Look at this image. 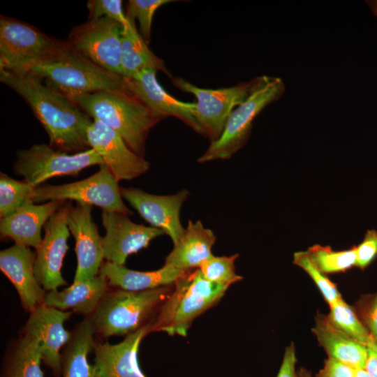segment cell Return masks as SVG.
Returning <instances> with one entry per match:
<instances>
[{
    "label": "cell",
    "mask_w": 377,
    "mask_h": 377,
    "mask_svg": "<svg viewBox=\"0 0 377 377\" xmlns=\"http://www.w3.org/2000/svg\"><path fill=\"white\" fill-rule=\"evenodd\" d=\"M0 80L29 105L47 132L50 145L70 154L89 147L87 131L92 120L67 96L31 75L0 71Z\"/></svg>",
    "instance_id": "1"
},
{
    "label": "cell",
    "mask_w": 377,
    "mask_h": 377,
    "mask_svg": "<svg viewBox=\"0 0 377 377\" xmlns=\"http://www.w3.org/2000/svg\"><path fill=\"white\" fill-rule=\"evenodd\" d=\"M18 74L43 80L68 98L99 91H128L125 77L99 66L68 42H63L56 52Z\"/></svg>",
    "instance_id": "2"
},
{
    "label": "cell",
    "mask_w": 377,
    "mask_h": 377,
    "mask_svg": "<svg viewBox=\"0 0 377 377\" xmlns=\"http://www.w3.org/2000/svg\"><path fill=\"white\" fill-rule=\"evenodd\" d=\"M68 98L93 119L115 131L142 156L149 132L161 120L129 91H99Z\"/></svg>",
    "instance_id": "3"
},
{
    "label": "cell",
    "mask_w": 377,
    "mask_h": 377,
    "mask_svg": "<svg viewBox=\"0 0 377 377\" xmlns=\"http://www.w3.org/2000/svg\"><path fill=\"white\" fill-rule=\"evenodd\" d=\"M229 287L207 280L199 269L178 279L151 321V332L186 337L193 321L215 306Z\"/></svg>",
    "instance_id": "4"
},
{
    "label": "cell",
    "mask_w": 377,
    "mask_h": 377,
    "mask_svg": "<svg viewBox=\"0 0 377 377\" xmlns=\"http://www.w3.org/2000/svg\"><path fill=\"white\" fill-rule=\"evenodd\" d=\"M173 285L144 291L107 292L91 316L95 334L128 335L152 321Z\"/></svg>",
    "instance_id": "5"
},
{
    "label": "cell",
    "mask_w": 377,
    "mask_h": 377,
    "mask_svg": "<svg viewBox=\"0 0 377 377\" xmlns=\"http://www.w3.org/2000/svg\"><path fill=\"white\" fill-rule=\"evenodd\" d=\"M285 89L281 78L258 76L251 94L231 113L219 138L210 142L198 161L207 163L230 158L246 143L255 118L265 107L279 100Z\"/></svg>",
    "instance_id": "6"
},
{
    "label": "cell",
    "mask_w": 377,
    "mask_h": 377,
    "mask_svg": "<svg viewBox=\"0 0 377 377\" xmlns=\"http://www.w3.org/2000/svg\"><path fill=\"white\" fill-rule=\"evenodd\" d=\"M104 165L101 156L94 149L69 154L50 145H34L19 150L13 164V172L34 187L47 179L61 176H76L83 169Z\"/></svg>",
    "instance_id": "7"
},
{
    "label": "cell",
    "mask_w": 377,
    "mask_h": 377,
    "mask_svg": "<svg viewBox=\"0 0 377 377\" xmlns=\"http://www.w3.org/2000/svg\"><path fill=\"white\" fill-rule=\"evenodd\" d=\"M258 80V76L232 87L212 89L198 87L182 77H172L175 87L195 96L194 117L201 135L210 142L219 138L231 113L248 97Z\"/></svg>",
    "instance_id": "8"
},
{
    "label": "cell",
    "mask_w": 377,
    "mask_h": 377,
    "mask_svg": "<svg viewBox=\"0 0 377 377\" xmlns=\"http://www.w3.org/2000/svg\"><path fill=\"white\" fill-rule=\"evenodd\" d=\"M62 43L31 24L1 15L0 71L20 73L56 52Z\"/></svg>",
    "instance_id": "9"
},
{
    "label": "cell",
    "mask_w": 377,
    "mask_h": 377,
    "mask_svg": "<svg viewBox=\"0 0 377 377\" xmlns=\"http://www.w3.org/2000/svg\"><path fill=\"white\" fill-rule=\"evenodd\" d=\"M118 181L105 165L90 177L61 185L37 186L34 202L74 200L79 204L95 205L103 210L132 214L122 200Z\"/></svg>",
    "instance_id": "10"
},
{
    "label": "cell",
    "mask_w": 377,
    "mask_h": 377,
    "mask_svg": "<svg viewBox=\"0 0 377 377\" xmlns=\"http://www.w3.org/2000/svg\"><path fill=\"white\" fill-rule=\"evenodd\" d=\"M123 25L108 17L90 19L74 27L69 44L99 66L124 77L121 65Z\"/></svg>",
    "instance_id": "11"
},
{
    "label": "cell",
    "mask_w": 377,
    "mask_h": 377,
    "mask_svg": "<svg viewBox=\"0 0 377 377\" xmlns=\"http://www.w3.org/2000/svg\"><path fill=\"white\" fill-rule=\"evenodd\" d=\"M71 205L65 203L44 226L45 235L36 249L34 272L37 281L45 290H57L66 284L61 267L68 250L70 235L67 219Z\"/></svg>",
    "instance_id": "12"
},
{
    "label": "cell",
    "mask_w": 377,
    "mask_h": 377,
    "mask_svg": "<svg viewBox=\"0 0 377 377\" xmlns=\"http://www.w3.org/2000/svg\"><path fill=\"white\" fill-rule=\"evenodd\" d=\"M128 216L117 212H102L105 230L103 255L108 262L124 265L129 256L147 248L151 240L165 234L161 229L135 223Z\"/></svg>",
    "instance_id": "13"
},
{
    "label": "cell",
    "mask_w": 377,
    "mask_h": 377,
    "mask_svg": "<svg viewBox=\"0 0 377 377\" xmlns=\"http://www.w3.org/2000/svg\"><path fill=\"white\" fill-rule=\"evenodd\" d=\"M121 194L151 226L162 230L177 244L185 232L180 212L189 192L182 189L172 195H155L135 188L120 187Z\"/></svg>",
    "instance_id": "14"
},
{
    "label": "cell",
    "mask_w": 377,
    "mask_h": 377,
    "mask_svg": "<svg viewBox=\"0 0 377 377\" xmlns=\"http://www.w3.org/2000/svg\"><path fill=\"white\" fill-rule=\"evenodd\" d=\"M88 145L101 156L118 182L131 180L148 171L149 163L135 153L115 131L93 119L87 131Z\"/></svg>",
    "instance_id": "15"
},
{
    "label": "cell",
    "mask_w": 377,
    "mask_h": 377,
    "mask_svg": "<svg viewBox=\"0 0 377 377\" xmlns=\"http://www.w3.org/2000/svg\"><path fill=\"white\" fill-rule=\"evenodd\" d=\"M91 210V205L77 203L68 213L67 224L75 239L77 257L73 283L96 277L103 263V237L92 219Z\"/></svg>",
    "instance_id": "16"
},
{
    "label": "cell",
    "mask_w": 377,
    "mask_h": 377,
    "mask_svg": "<svg viewBox=\"0 0 377 377\" xmlns=\"http://www.w3.org/2000/svg\"><path fill=\"white\" fill-rule=\"evenodd\" d=\"M71 315V312L43 304L31 313L25 325V334L37 340L43 361L56 376H61V348L72 337V332L64 327Z\"/></svg>",
    "instance_id": "17"
},
{
    "label": "cell",
    "mask_w": 377,
    "mask_h": 377,
    "mask_svg": "<svg viewBox=\"0 0 377 377\" xmlns=\"http://www.w3.org/2000/svg\"><path fill=\"white\" fill-rule=\"evenodd\" d=\"M157 71L155 68H147L130 78H125L128 90L156 117L161 119L166 117L178 118L201 134L194 117L195 103L183 102L169 94L158 83Z\"/></svg>",
    "instance_id": "18"
},
{
    "label": "cell",
    "mask_w": 377,
    "mask_h": 377,
    "mask_svg": "<svg viewBox=\"0 0 377 377\" xmlns=\"http://www.w3.org/2000/svg\"><path fill=\"white\" fill-rule=\"evenodd\" d=\"M151 323L127 335L116 344L95 342L92 377H146L138 363V349L151 332Z\"/></svg>",
    "instance_id": "19"
},
{
    "label": "cell",
    "mask_w": 377,
    "mask_h": 377,
    "mask_svg": "<svg viewBox=\"0 0 377 377\" xmlns=\"http://www.w3.org/2000/svg\"><path fill=\"white\" fill-rule=\"evenodd\" d=\"M35 260L29 247L20 244L0 252V269L15 287L22 306L30 313L44 304L46 295L35 275Z\"/></svg>",
    "instance_id": "20"
},
{
    "label": "cell",
    "mask_w": 377,
    "mask_h": 377,
    "mask_svg": "<svg viewBox=\"0 0 377 377\" xmlns=\"http://www.w3.org/2000/svg\"><path fill=\"white\" fill-rule=\"evenodd\" d=\"M65 201H48L36 205L28 204L15 212L1 218L0 234L15 244L33 247L36 250L42 242L41 230L50 218Z\"/></svg>",
    "instance_id": "21"
},
{
    "label": "cell",
    "mask_w": 377,
    "mask_h": 377,
    "mask_svg": "<svg viewBox=\"0 0 377 377\" xmlns=\"http://www.w3.org/2000/svg\"><path fill=\"white\" fill-rule=\"evenodd\" d=\"M214 232L205 228L200 221H188L185 232L165 257L164 265L184 271L199 269L212 258L216 242Z\"/></svg>",
    "instance_id": "22"
},
{
    "label": "cell",
    "mask_w": 377,
    "mask_h": 377,
    "mask_svg": "<svg viewBox=\"0 0 377 377\" xmlns=\"http://www.w3.org/2000/svg\"><path fill=\"white\" fill-rule=\"evenodd\" d=\"M189 271L166 265L153 271H136L110 262L103 263L99 274L105 277L110 286L129 291H144L170 286Z\"/></svg>",
    "instance_id": "23"
},
{
    "label": "cell",
    "mask_w": 377,
    "mask_h": 377,
    "mask_svg": "<svg viewBox=\"0 0 377 377\" xmlns=\"http://www.w3.org/2000/svg\"><path fill=\"white\" fill-rule=\"evenodd\" d=\"M311 330L328 357L355 369H364L367 356V346L338 329L331 323L327 315L318 311Z\"/></svg>",
    "instance_id": "24"
},
{
    "label": "cell",
    "mask_w": 377,
    "mask_h": 377,
    "mask_svg": "<svg viewBox=\"0 0 377 377\" xmlns=\"http://www.w3.org/2000/svg\"><path fill=\"white\" fill-rule=\"evenodd\" d=\"M108 283L104 276L82 282L73 283L62 290H54L46 293L44 304L62 311L91 316L108 292Z\"/></svg>",
    "instance_id": "25"
},
{
    "label": "cell",
    "mask_w": 377,
    "mask_h": 377,
    "mask_svg": "<svg viewBox=\"0 0 377 377\" xmlns=\"http://www.w3.org/2000/svg\"><path fill=\"white\" fill-rule=\"evenodd\" d=\"M121 65L125 78H130L147 68L163 71L172 77L164 61L148 47L137 31L134 20L130 19L122 28Z\"/></svg>",
    "instance_id": "26"
},
{
    "label": "cell",
    "mask_w": 377,
    "mask_h": 377,
    "mask_svg": "<svg viewBox=\"0 0 377 377\" xmlns=\"http://www.w3.org/2000/svg\"><path fill=\"white\" fill-rule=\"evenodd\" d=\"M95 331L91 316L79 323L61 354L63 377H92L93 367L88 356L94 349Z\"/></svg>",
    "instance_id": "27"
},
{
    "label": "cell",
    "mask_w": 377,
    "mask_h": 377,
    "mask_svg": "<svg viewBox=\"0 0 377 377\" xmlns=\"http://www.w3.org/2000/svg\"><path fill=\"white\" fill-rule=\"evenodd\" d=\"M42 360L38 342L25 334L8 360L3 377H44Z\"/></svg>",
    "instance_id": "28"
},
{
    "label": "cell",
    "mask_w": 377,
    "mask_h": 377,
    "mask_svg": "<svg viewBox=\"0 0 377 377\" xmlns=\"http://www.w3.org/2000/svg\"><path fill=\"white\" fill-rule=\"evenodd\" d=\"M306 251L314 265L325 274L345 272L356 265L355 246L334 251L329 246L314 244Z\"/></svg>",
    "instance_id": "29"
},
{
    "label": "cell",
    "mask_w": 377,
    "mask_h": 377,
    "mask_svg": "<svg viewBox=\"0 0 377 377\" xmlns=\"http://www.w3.org/2000/svg\"><path fill=\"white\" fill-rule=\"evenodd\" d=\"M36 188L25 180H17L1 172L0 217L3 218L28 204L34 202Z\"/></svg>",
    "instance_id": "30"
},
{
    "label": "cell",
    "mask_w": 377,
    "mask_h": 377,
    "mask_svg": "<svg viewBox=\"0 0 377 377\" xmlns=\"http://www.w3.org/2000/svg\"><path fill=\"white\" fill-rule=\"evenodd\" d=\"M329 306L330 312L327 315L330 320L348 337L366 346L374 339L353 307L342 298Z\"/></svg>",
    "instance_id": "31"
},
{
    "label": "cell",
    "mask_w": 377,
    "mask_h": 377,
    "mask_svg": "<svg viewBox=\"0 0 377 377\" xmlns=\"http://www.w3.org/2000/svg\"><path fill=\"white\" fill-rule=\"evenodd\" d=\"M239 254L214 256L205 261L199 268L203 276L210 282L230 287L243 279L236 274L235 262Z\"/></svg>",
    "instance_id": "32"
},
{
    "label": "cell",
    "mask_w": 377,
    "mask_h": 377,
    "mask_svg": "<svg viewBox=\"0 0 377 377\" xmlns=\"http://www.w3.org/2000/svg\"><path fill=\"white\" fill-rule=\"evenodd\" d=\"M293 262L311 277L329 306L342 298L336 284L314 265L306 251L295 252Z\"/></svg>",
    "instance_id": "33"
},
{
    "label": "cell",
    "mask_w": 377,
    "mask_h": 377,
    "mask_svg": "<svg viewBox=\"0 0 377 377\" xmlns=\"http://www.w3.org/2000/svg\"><path fill=\"white\" fill-rule=\"evenodd\" d=\"M172 0H130L128 1L126 16L128 19L138 20L140 35L147 43L151 38V30L156 11Z\"/></svg>",
    "instance_id": "34"
},
{
    "label": "cell",
    "mask_w": 377,
    "mask_h": 377,
    "mask_svg": "<svg viewBox=\"0 0 377 377\" xmlns=\"http://www.w3.org/2000/svg\"><path fill=\"white\" fill-rule=\"evenodd\" d=\"M89 20L108 17L122 25L128 22L124 13L121 0H90L87 1Z\"/></svg>",
    "instance_id": "35"
},
{
    "label": "cell",
    "mask_w": 377,
    "mask_h": 377,
    "mask_svg": "<svg viewBox=\"0 0 377 377\" xmlns=\"http://www.w3.org/2000/svg\"><path fill=\"white\" fill-rule=\"evenodd\" d=\"M353 307L362 324L377 341V293L362 295Z\"/></svg>",
    "instance_id": "36"
},
{
    "label": "cell",
    "mask_w": 377,
    "mask_h": 377,
    "mask_svg": "<svg viewBox=\"0 0 377 377\" xmlns=\"http://www.w3.org/2000/svg\"><path fill=\"white\" fill-rule=\"evenodd\" d=\"M356 246L355 267L363 270L367 267L377 256V230H368L362 242Z\"/></svg>",
    "instance_id": "37"
},
{
    "label": "cell",
    "mask_w": 377,
    "mask_h": 377,
    "mask_svg": "<svg viewBox=\"0 0 377 377\" xmlns=\"http://www.w3.org/2000/svg\"><path fill=\"white\" fill-rule=\"evenodd\" d=\"M356 370L341 362L327 357L315 377H355Z\"/></svg>",
    "instance_id": "38"
},
{
    "label": "cell",
    "mask_w": 377,
    "mask_h": 377,
    "mask_svg": "<svg viewBox=\"0 0 377 377\" xmlns=\"http://www.w3.org/2000/svg\"><path fill=\"white\" fill-rule=\"evenodd\" d=\"M296 352L293 342L288 346L284 352L281 365L276 377H298L296 371Z\"/></svg>",
    "instance_id": "39"
},
{
    "label": "cell",
    "mask_w": 377,
    "mask_h": 377,
    "mask_svg": "<svg viewBox=\"0 0 377 377\" xmlns=\"http://www.w3.org/2000/svg\"><path fill=\"white\" fill-rule=\"evenodd\" d=\"M367 348V356L364 369L370 377H377V341L373 339Z\"/></svg>",
    "instance_id": "40"
},
{
    "label": "cell",
    "mask_w": 377,
    "mask_h": 377,
    "mask_svg": "<svg viewBox=\"0 0 377 377\" xmlns=\"http://www.w3.org/2000/svg\"><path fill=\"white\" fill-rule=\"evenodd\" d=\"M366 3L369 7L374 15L377 17V0L366 1Z\"/></svg>",
    "instance_id": "41"
},
{
    "label": "cell",
    "mask_w": 377,
    "mask_h": 377,
    "mask_svg": "<svg viewBox=\"0 0 377 377\" xmlns=\"http://www.w3.org/2000/svg\"><path fill=\"white\" fill-rule=\"evenodd\" d=\"M298 377H312L309 370L304 367H300L297 371Z\"/></svg>",
    "instance_id": "42"
},
{
    "label": "cell",
    "mask_w": 377,
    "mask_h": 377,
    "mask_svg": "<svg viewBox=\"0 0 377 377\" xmlns=\"http://www.w3.org/2000/svg\"><path fill=\"white\" fill-rule=\"evenodd\" d=\"M355 377H370V376L364 369H359L356 370Z\"/></svg>",
    "instance_id": "43"
}]
</instances>
